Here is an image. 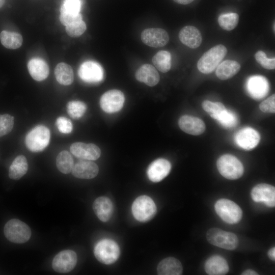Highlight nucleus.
<instances>
[{"label":"nucleus","mask_w":275,"mask_h":275,"mask_svg":"<svg viewBox=\"0 0 275 275\" xmlns=\"http://www.w3.org/2000/svg\"><path fill=\"white\" fill-rule=\"evenodd\" d=\"M227 53V49L222 44L211 48L205 52L197 63L198 70L204 74L212 73L221 63Z\"/></svg>","instance_id":"nucleus-1"},{"label":"nucleus","mask_w":275,"mask_h":275,"mask_svg":"<svg viewBox=\"0 0 275 275\" xmlns=\"http://www.w3.org/2000/svg\"><path fill=\"white\" fill-rule=\"evenodd\" d=\"M50 138L49 129L39 125L32 129L26 135L25 144L31 151L38 152L43 151L48 145Z\"/></svg>","instance_id":"nucleus-2"},{"label":"nucleus","mask_w":275,"mask_h":275,"mask_svg":"<svg viewBox=\"0 0 275 275\" xmlns=\"http://www.w3.org/2000/svg\"><path fill=\"white\" fill-rule=\"evenodd\" d=\"M216 166L219 173L228 179H237L243 174L242 163L231 154H224L219 157L217 160Z\"/></svg>","instance_id":"nucleus-3"},{"label":"nucleus","mask_w":275,"mask_h":275,"mask_svg":"<svg viewBox=\"0 0 275 275\" xmlns=\"http://www.w3.org/2000/svg\"><path fill=\"white\" fill-rule=\"evenodd\" d=\"M4 233L6 238L15 243L28 241L31 236L29 226L18 219H11L5 224Z\"/></svg>","instance_id":"nucleus-4"},{"label":"nucleus","mask_w":275,"mask_h":275,"mask_svg":"<svg viewBox=\"0 0 275 275\" xmlns=\"http://www.w3.org/2000/svg\"><path fill=\"white\" fill-rule=\"evenodd\" d=\"M94 254L99 262L108 265L115 263L118 260L120 250L115 241L109 239H104L95 245Z\"/></svg>","instance_id":"nucleus-5"},{"label":"nucleus","mask_w":275,"mask_h":275,"mask_svg":"<svg viewBox=\"0 0 275 275\" xmlns=\"http://www.w3.org/2000/svg\"><path fill=\"white\" fill-rule=\"evenodd\" d=\"M214 208L217 214L228 224H236L241 219L242 211L240 207L230 200H218L215 204Z\"/></svg>","instance_id":"nucleus-6"},{"label":"nucleus","mask_w":275,"mask_h":275,"mask_svg":"<svg viewBox=\"0 0 275 275\" xmlns=\"http://www.w3.org/2000/svg\"><path fill=\"white\" fill-rule=\"evenodd\" d=\"M206 238L211 244L228 250H235L238 244V238L235 234L217 228L209 229Z\"/></svg>","instance_id":"nucleus-7"},{"label":"nucleus","mask_w":275,"mask_h":275,"mask_svg":"<svg viewBox=\"0 0 275 275\" xmlns=\"http://www.w3.org/2000/svg\"><path fill=\"white\" fill-rule=\"evenodd\" d=\"M156 206L149 197L143 195L138 197L132 205V212L134 217L141 222L151 220L156 213Z\"/></svg>","instance_id":"nucleus-8"},{"label":"nucleus","mask_w":275,"mask_h":275,"mask_svg":"<svg viewBox=\"0 0 275 275\" xmlns=\"http://www.w3.org/2000/svg\"><path fill=\"white\" fill-rule=\"evenodd\" d=\"M125 97L119 90L114 89L105 92L100 99V107L107 113H114L120 111L123 106Z\"/></svg>","instance_id":"nucleus-9"},{"label":"nucleus","mask_w":275,"mask_h":275,"mask_svg":"<svg viewBox=\"0 0 275 275\" xmlns=\"http://www.w3.org/2000/svg\"><path fill=\"white\" fill-rule=\"evenodd\" d=\"M78 76L85 82L97 83L104 78V71L101 66L93 61L84 62L78 71Z\"/></svg>","instance_id":"nucleus-10"},{"label":"nucleus","mask_w":275,"mask_h":275,"mask_svg":"<svg viewBox=\"0 0 275 275\" xmlns=\"http://www.w3.org/2000/svg\"><path fill=\"white\" fill-rule=\"evenodd\" d=\"M77 260V255L74 251L70 250H63L53 258L52 267L56 272H68L75 267Z\"/></svg>","instance_id":"nucleus-11"},{"label":"nucleus","mask_w":275,"mask_h":275,"mask_svg":"<svg viewBox=\"0 0 275 275\" xmlns=\"http://www.w3.org/2000/svg\"><path fill=\"white\" fill-rule=\"evenodd\" d=\"M246 88L251 97L256 100H260L268 94L269 85L268 81L265 77L254 75L248 79Z\"/></svg>","instance_id":"nucleus-12"},{"label":"nucleus","mask_w":275,"mask_h":275,"mask_svg":"<svg viewBox=\"0 0 275 275\" xmlns=\"http://www.w3.org/2000/svg\"><path fill=\"white\" fill-rule=\"evenodd\" d=\"M143 42L152 47H160L166 45L169 40L167 32L160 28H149L141 34Z\"/></svg>","instance_id":"nucleus-13"},{"label":"nucleus","mask_w":275,"mask_h":275,"mask_svg":"<svg viewBox=\"0 0 275 275\" xmlns=\"http://www.w3.org/2000/svg\"><path fill=\"white\" fill-rule=\"evenodd\" d=\"M251 197L256 202H263L267 206H275V188L272 185L261 183L255 186L251 191Z\"/></svg>","instance_id":"nucleus-14"},{"label":"nucleus","mask_w":275,"mask_h":275,"mask_svg":"<svg viewBox=\"0 0 275 275\" xmlns=\"http://www.w3.org/2000/svg\"><path fill=\"white\" fill-rule=\"evenodd\" d=\"M260 140L259 133L251 127H245L239 130L235 136L236 144L245 150L254 149Z\"/></svg>","instance_id":"nucleus-15"},{"label":"nucleus","mask_w":275,"mask_h":275,"mask_svg":"<svg viewBox=\"0 0 275 275\" xmlns=\"http://www.w3.org/2000/svg\"><path fill=\"white\" fill-rule=\"evenodd\" d=\"M70 151L75 156L85 160H95L99 158L101 151L94 144L75 142L70 146Z\"/></svg>","instance_id":"nucleus-16"},{"label":"nucleus","mask_w":275,"mask_h":275,"mask_svg":"<svg viewBox=\"0 0 275 275\" xmlns=\"http://www.w3.org/2000/svg\"><path fill=\"white\" fill-rule=\"evenodd\" d=\"M171 169V164L168 160L158 158L153 161L148 167L147 174L149 179L153 182H158L167 177Z\"/></svg>","instance_id":"nucleus-17"},{"label":"nucleus","mask_w":275,"mask_h":275,"mask_svg":"<svg viewBox=\"0 0 275 275\" xmlns=\"http://www.w3.org/2000/svg\"><path fill=\"white\" fill-rule=\"evenodd\" d=\"M178 125L182 131L194 135L201 134L205 129L202 120L190 115L182 116L179 119Z\"/></svg>","instance_id":"nucleus-18"},{"label":"nucleus","mask_w":275,"mask_h":275,"mask_svg":"<svg viewBox=\"0 0 275 275\" xmlns=\"http://www.w3.org/2000/svg\"><path fill=\"white\" fill-rule=\"evenodd\" d=\"M99 172L98 166L90 160L78 161L73 167L72 173L78 178L90 179L95 177Z\"/></svg>","instance_id":"nucleus-19"},{"label":"nucleus","mask_w":275,"mask_h":275,"mask_svg":"<svg viewBox=\"0 0 275 275\" xmlns=\"http://www.w3.org/2000/svg\"><path fill=\"white\" fill-rule=\"evenodd\" d=\"M178 36L183 44L191 48H198L202 41L200 31L194 26L188 25L182 28Z\"/></svg>","instance_id":"nucleus-20"},{"label":"nucleus","mask_w":275,"mask_h":275,"mask_svg":"<svg viewBox=\"0 0 275 275\" xmlns=\"http://www.w3.org/2000/svg\"><path fill=\"white\" fill-rule=\"evenodd\" d=\"M93 209L97 217L103 222L110 219L114 210L111 200L106 197L97 198L93 204Z\"/></svg>","instance_id":"nucleus-21"},{"label":"nucleus","mask_w":275,"mask_h":275,"mask_svg":"<svg viewBox=\"0 0 275 275\" xmlns=\"http://www.w3.org/2000/svg\"><path fill=\"white\" fill-rule=\"evenodd\" d=\"M135 77L138 81L150 87L157 85L160 79L157 70L154 66L148 64L141 66L136 71Z\"/></svg>","instance_id":"nucleus-22"},{"label":"nucleus","mask_w":275,"mask_h":275,"mask_svg":"<svg viewBox=\"0 0 275 275\" xmlns=\"http://www.w3.org/2000/svg\"><path fill=\"white\" fill-rule=\"evenodd\" d=\"M205 270L209 275H224L229 271V266L227 261L223 257L214 255L206 261Z\"/></svg>","instance_id":"nucleus-23"},{"label":"nucleus","mask_w":275,"mask_h":275,"mask_svg":"<svg viewBox=\"0 0 275 275\" xmlns=\"http://www.w3.org/2000/svg\"><path fill=\"white\" fill-rule=\"evenodd\" d=\"M28 69L32 78L39 81L46 79L49 73L48 65L40 58L31 59L28 64Z\"/></svg>","instance_id":"nucleus-24"},{"label":"nucleus","mask_w":275,"mask_h":275,"mask_svg":"<svg viewBox=\"0 0 275 275\" xmlns=\"http://www.w3.org/2000/svg\"><path fill=\"white\" fill-rule=\"evenodd\" d=\"M159 275H180L183 268L181 262L174 257H168L161 260L157 266Z\"/></svg>","instance_id":"nucleus-25"},{"label":"nucleus","mask_w":275,"mask_h":275,"mask_svg":"<svg viewBox=\"0 0 275 275\" xmlns=\"http://www.w3.org/2000/svg\"><path fill=\"white\" fill-rule=\"evenodd\" d=\"M240 69L238 62L228 60L221 63L216 68L215 74L221 80H227L236 74Z\"/></svg>","instance_id":"nucleus-26"},{"label":"nucleus","mask_w":275,"mask_h":275,"mask_svg":"<svg viewBox=\"0 0 275 275\" xmlns=\"http://www.w3.org/2000/svg\"><path fill=\"white\" fill-rule=\"evenodd\" d=\"M28 164L26 157L22 155L17 156L9 167V177L13 180H18L27 172Z\"/></svg>","instance_id":"nucleus-27"},{"label":"nucleus","mask_w":275,"mask_h":275,"mask_svg":"<svg viewBox=\"0 0 275 275\" xmlns=\"http://www.w3.org/2000/svg\"><path fill=\"white\" fill-rule=\"evenodd\" d=\"M54 74L57 80L61 85L68 86L73 81V70L70 65L65 63H59L56 66Z\"/></svg>","instance_id":"nucleus-28"},{"label":"nucleus","mask_w":275,"mask_h":275,"mask_svg":"<svg viewBox=\"0 0 275 275\" xmlns=\"http://www.w3.org/2000/svg\"><path fill=\"white\" fill-rule=\"evenodd\" d=\"M0 40L4 46L11 49L19 48L23 41L22 37L20 34L6 31L1 33Z\"/></svg>","instance_id":"nucleus-29"},{"label":"nucleus","mask_w":275,"mask_h":275,"mask_svg":"<svg viewBox=\"0 0 275 275\" xmlns=\"http://www.w3.org/2000/svg\"><path fill=\"white\" fill-rule=\"evenodd\" d=\"M171 54L169 51L160 50L153 57L152 61L157 69L161 72L166 73L171 69Z\"/></svg>","instance_id":"nucleus-30"},{"label":"nucleus","mask_w":275,"mask_h":275,"mask_svg":"<svg viewBox=\"0 0 275 275\" xmlns=\"http://www.w3.org/2000/svg\"><path fill=\"white\" fill-rule=\"evenodd\" d=\"M56 166L61 173L65 174L70 173L74 166L71 154L66 150L60 152L57 157Z\"/></svg>","instance_id":"nucleus-31"},{"label":"nucleus","mask_w":275,"mask_h":275,"mask_svg":"<svg viewBox=\"0 0 275 275\" xmlns=\"http://www.w3.org/2000/svg\"><path fill=\"white\" fill-rule=\"evenodd\" d=\"M239 16L236 13H228L221 15L218 23L221 28L226 31H231L237 25Z\"/></svg>","instance_id":"nucleus-32"},{"label":"nucleus","mask_w":275,"mask_h":275,"mask_svg":"<svg viewBox=\"0 0 275 275\" xmlns=\"http://www.w3.org/2000/svg\"><path fill=\"white\" fill-rule=\"evenodd\" d=\"M86 104L80 101L73 100L67 104V111L69 115L74 119H79L82 117L87 110Z\"/></svg>","instance_id":"nucleus-33"},{"label":"nucleus","mask_w":275,"mask_h":275,"mask_svg":"<svg viewBox=\"0 0 275 275\" xmlns=\"http://www.w3.org/2000/svg\"><path fill=\"white\" fill-rule=\"evenodd\" d=\"M202 106L203 109L215 120L219 115L226 109L221 102H211L209 100L204 101L202 103Z\"/></svg>","instance_id":"nucleus-34"},{"label":"nucleus","mask_w":275,"mask_h":275,"mask_svg":"<svg viewBox=\"0 0 275 275\" xmlns=\"http://www.w3.org/2000/svg\"><path fill=\"white\" fill-rule=\"evenodd\" d=\"M215 120L226 128H232L237 123V118L236 115L227 109L219 115Z\"/></svg>","instance_id":"nucleus-35"},{"label":"nucleus","mask_w":275,"mask_h":275,"mask_svg":"<svg viewBox=\"0 0 275 275\" xmlns=\"http://www.w3.org/2000/svg\"><path fill=\"white\" fill-rule=\"evenodd\" d=\"M14 117L5 114L0 115V137L10 133L14 126Z\"/></svg>","instance_id":"nucleus-36"},{"label":"nucleus","mask_w":275,"mask_h":275,"mask_svg":"<svg viewBox=\"0 0 275 275\" xmlns=\"http://www.w3.org/2000/svg\"><path fill=\"white\" fill-rule=\"evenodd\" d=\"M86 29V24L82 20L66 26L67 34L74 38L80 36L85 32Z\"/></svg>","instance_id":"nucleus-37"},{"label":"nucleus","mask_w":275,"mask_h":275,"mask_svg":"<svg viewBox=\"0 0 275 275\" xmlns=\"http://www.w3.org/2000/svg\"><path fill=\"white\" fill-rule=\"evenodd\" d=\"M256 61L260 64L264 68L268 70H272L275 68L274 58H268L263 51L259 50L255 54Z\"/></svg>","instance_id":"nucleus-38"},{"label":"nucleus","mask_w":275,"mask_h":275,"mask_svg":"<svg viewBox=\"0 0 275 275\" xmlns=\"http://www.w3.org/2000/svg\"><path fill=\"white\" fill-rule=\"evenodd\" d=\"M81 9L80 0H65L61 8V13H79Z\"/></svg>","instance_id":"nucleus-39"},{"label":"nucleus","mask_w":275,"mask_h":275,"mask_svg":"<svg viewBox=\"0 0 275 275\" xmlns=\"http://www.w3.org/2000/svg\"><path fill=\"white\" fill-rule=\"evenodd\" d=\"M59 131L64 134H68L72 132L73 125L68 118L65 117H59L56 122Z\"/></svg>","instance_id":"nucleus-40"},{"label":"nucleus","mask_w":275,"mask_h":275,"mask_svg":"<svg viewBox=\"0 0 275 275\" xmlns=\"http://www.w3.org/2000/svg\"><path fill=\"white\" fill-rule=\"evenodd\" d=\"M260 110L267 113L275 112V95L273 94L263 101L259 105Z\"/></svg>","instance_id":"nucleus-41"},{"label":"nucleus","mask_w":275,"mask_h":275,"mask_svg":"<svg viewBox=\"0 0 275 275\" xmlns=\"http://www.w3.org/2000/svg\"><path fill=\"white\" fill-rule=\"evenodd\" d=\"M60 20L63 25L66 26L71 23L82 20V16L80 13L71 14L61 13Z\"/></svg>","instance_id":"nucleus-42"},{"label":"nucleus","mask_w":275,"mask_h":275,"mask_svg":"<svg viewBox=\"0 0 275 275\" xmlns=\"http://www.w3.org/2000/svg\"><path fill=\"white\" fill-rule=\"evenodd\" d=\"M268 255L269 258L274 261L275 260V248H272L268 252Z\"/></svg>","instance_id":"nucleus-43"},{"label":"nucleus","mask_w":275,"mask_h":275,"mask_svg":"<svg viewBox=\"0 0 275 275\" xmlns=\"http://www.w3.org/2000/svg\"><path fill=\"white\" fill-rule=\"evenodd\" d=\"M242 275H257L258 273L252 269H247L244 271L242 273Z\"/></svg>","instance_id":"nucleus-44"},{"label":"nucleus","mask_w":275,"mask_h":275,"mask_svg":"<svg viewBox=\"0 0 275 275\" xmlns=\"http://www.w3.org/2000/svg\"><path fill=\"white\" fill-rule=\"evenodd\" d=\"M173 1L179 4L187 5L191 3L194 0H173Z\"/></svg>","instance_id":"nucleus-45"},{"label":"nucleus","mask_w":275,"mask_h":275,"mask_svg":"<svg viewBox=\"0 0 275 275\" xmlns=\"http://www.w3.org/2000/svg\"><path fill=\"white\" fill-rule=\"evenodd\" d=\"M5 2V0H0V8L4 5Z\"/></svg>","instance_id":"nucleus-46"},{"label":"nucleus","mask_w":275,"mask_h":275,"mask_svg":"<svg viewBox=\"0 0 275 275\" xmlns=\"http://www.w3.org/2000/svg\"><path fill=\"white\" fill-rule=\"evenodd\" d=\"M273 31L274 32V24H273Z\"/></svg>","instance_id":"nucleus-47"}]
</instances>
